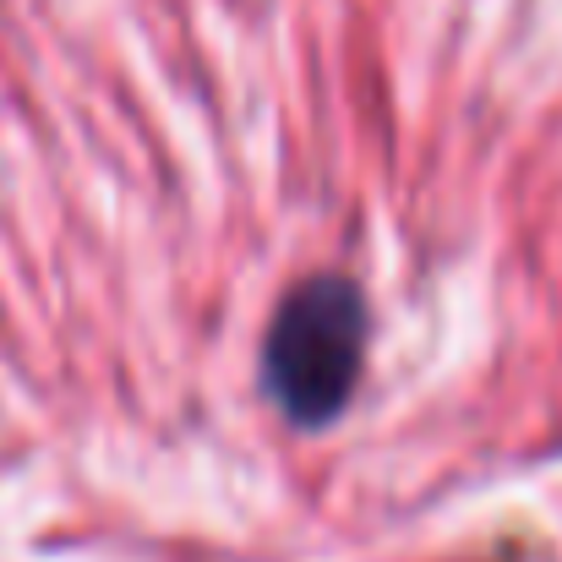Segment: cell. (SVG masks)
Wrapping results in <instances>:
<instances>
[{
  "instance_id": "obj_1",
  "label": "cell",
  "mask_w": 562,
  "mask_h": 562,
  "mask_svg": "<svg viewBox=\"0 0 562 562\" xmlns=\"http://www.w3.org/2000/svg\"><path fill=\"white\" fill-rule=\"evenodd\" d=\"M367 301L345 279H306L273 312L262 345V382L295 426H328L361 376Z\"/></svg>"
}]
</instances>
